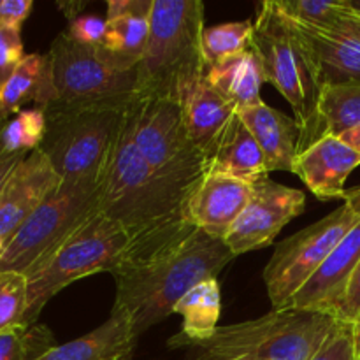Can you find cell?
Returning <instances> with one entry per match:
<instances>
[{
	"label": "cell",
	"mask_w": 360,
	"mask_h": 360,
	"mask_svg": "<svg viewBox=\"0 0 360 360\" xmlns=\"http://www.w3.org/2000/svg\"><path fill=\"white\" fill-rule=\"evenodd\" d=\"M25 157H27V155H13L0 151V192H2L4 185L7 183L9 176L13 174L14 169L18 167V164H20Z\"/></svg>",
	"instance_id": "74e56055"
},
{
	"label": "cell",
	"mask_w": 360,
	"mask_h": 360,
	"mask_svg": "<svg viewBox=\"0 0 360 360\" xmlns=\"http://www.w3.org/2000/svg\"><path fill=\"white\" fill-rule=\"evenodd\" d=\"M101 183H60L4 246L0 271L27 274L98 213Z\"/></svg>",
	"instance_id": "8fae6325"
},
{
	"label": "cell",
	"mask_w": 360,
	"mask_h": 360,
	"mask_svg": "<svg viewBox=\"0 0 360 360\" xmlns=\"http://www.w3.org/2000/svg\"><path fill=\"white\" fill-rule=\"evenodd\" d=\"M53 347L55 334L41 323L0 333V360H35Z\"/></svg>",
	"instance_id": "f1b7e54d"
},
{
	"label": "cell",
	"mask_w": 360,
	"mask_h": 360,
	"mask_svg": "<svg viewBox=\"0 0 360 360\" xmlns=\"http://www.w3.org/2000/svg\"><path fill=\"white\" fill-rule=\"evenodd\" d=\"M253 20L229 21L206 27L202 32V56L207 67L252 49Z\"/></svg>",
	"instance_id": "4316f807"
},
{
	"label": "cell",
	"mask_w": 360,
	"mask_h": 360,
	"mask_svg": "<svg viewBox=\"0 0 360 360\" xmlns=\"http://www.w3.org/2000/svg\"><path fill=\"white\" fill-rule=\"evenodd\" d=\"M56 102L65 108L129 109L139 97L137 67L115 58L102 46L81 44L65 32L48 49Z\"/></svg>",
	"instance_id": "ba28073f"
},
{
	"label": "cell",
	"mask_w": 360,
	"mask_h": 360,
	"mask_svg": "<svg viewBox=\"0 0 360 360\" xmlns=\"http://www.w3.org/2000/svg\"><path fill=\"white\" fill-rule=\"evenodd\" d=\"M224 239L197 229L160 255L112 274L115 304L125 309L139 340L151 327L174 315V308L195 285L213 280L234 260Z\"/></svg>",
	"instance_id": "7a4b0ae2"
},
{
	"label": "cell",
	"mask_w": 360,
	"mask_h": 360,
	"mask_svg": "<svg viewBox=\"0 0 360 360\" xmlns=\"http://www.w3.org/2000/svg\"><path fill=\"white\" fill-rule=\"evenodd\" d=\"M46 137V111L42 108L21 109L6 120L0 129V150L4 153L28 155L39 150Z\"/></svg>",
	"instance_id": "83f0119b"
},
{
	"label": "cell",
	"mask_w": 360,
	"mask_h": 360,
	"mask_svg": "<svg viewBox=\"0 0 360 360\" xmlns=\"http://www.w3.org/2000/svg\"><path fill=\"white\" fill-rule=\"evenodd\" d=\"M360 220V186L347 190L343 204L322 220L278 243L264 269L273 309H285L302 285L322 267Z\"/></svg>",
	"instance_id": "30bf717a"
},
{
	"label": "cell",
	"mask_w": 360,
	"mask_h": 360,
	"mask_svg": "<svg viewBox=\"0 0 360 360\" xmlns=\"http://www.w3.org/2000/svg\"><path fill=\"white\" fill-rule=\"evenodd\" d=\"M34 2L32 0H2L0 6V25L11 30L21 32L25 20L30 16Z\"/></svg>",
	"instance_id": "e575fe53"
},
{
	"label": "cell",
	"mask_w": 360,
	"mask_h": 360,
	"mask_svg": "<svg viewBox=\"0 0 360 360\" xmlns=\"http://www.w3.org/2000/svg\"><path fill=\"white\" fill-rule=\"evenodd\" d=\"M253 27L252 49L259 56L266 83L273 84L294 111L301 153L320 139L319 105L323 84L319 67L278 0L259 4Z\"/></svg>",
	"instance_id": "3957f363"
},
{
	"label": "cell",
	"mask_w": 360,
	"mask_h": 360,
	"mask_svg": "<svg viewBox=\"0 0 360 360\" xmlns=\"http://www.w3.org/2000/svg\"><path fill=\"white\" fill-rule=\"evenodd\" d=\"M319 120L320 137L341 136L360 125V83L323 86Z\"/></svg>",
	"instance_id": "484cf974"
},
{
	"label": "cell",
	"mask_w": 360,
	"mask_h": 360,
	"mask_svg": "<svg viewBox=\"0 0 360 360\" xmlns=\"http://www.w3.org/2000/svg\"><path fill=\"white\" fill-rule=\"evenodd\" d=\"M359 323H360V322H359Z\"/></svg>",
	"instance_id": "7dc6e473"
},
{
	"label": "cell",
	"mask_w": 360,
	"mask_h": 360,
	"mask_svg": "<svg viewBox=\"0 0 360 360\" xmlns=\"http://www.w3.org/2000/svg\"><path fill=\"white\" fill-rule=\"evenodd\" d=\"M348 7H350V6H348ZM345 21H347V25H348V27H350V28H354V30L357 32V34L360 35V16H357V14H355L354 11L350 9V13H348L347 20H345Z\"/></svg>",
	"instance_id": "60d3db41"
},
{
	"label": "cell",
	"mask_w": 360,
	"mask_h": 360,
	"mask_svg": "<svg viewBox=\"0 0 360 360\" xmlns=\"http://www.w3.org/2000/svg\"><path fill=\"white\" fill-rule=\"evenodd\" d=\"M0 6H2V0H0Z\"/></svg>",
	"instance_id": "bcb514c9"
},
{
	"label": "cell",
	"mask_w": 360,
	"mask_h": 360,
	"mask_svg": "<svg viewBox=\"0 0 360 360\" xmlns=\"http://www.w3.org/2000/svg\"><path fill=\"white\" fill-rule=\"evenodd\" d=\"M259 143L269 172H292L299 155V127L294 118L266 102L238 111Z\"/></svg>",
	"instance_id": "d6986e66"
},
{
	"label": "cell",
	"mask_w": 360,
	"mask_h": 360,
	"mask_svg": "<svg viewBox=\"0 0 360 360\" xmlns=\"http://www.w3.org/2000/svg\"><path fill=\"white\" fill-rule=\"evenodd\" d=\"M151 7L139 13L115 18V20H105L102 48L111 53L115 58L132 67H139L141 56H143L148 35H150Z\"/></svg>",
	"instance_id": "d4e9b609"
},
{
	"label": "cell",
	"mask_w": 360,
	"mask_h": 360,
	"mask_svg": "<svg viewBox=\"0 0 360 360\" xmlns=\"http://www.w3.org/2000/svg\"><path fill=\"white\" fill-rule=\"evenodd\" d=\"M340 320L352 323L360 322V266L359 269L355 271L350 287H348L345 304L340 313Z\"/></svg>",
	"instance_id": "d590c367"
},
{
	"label": "cell",
	"mask_w": 360,
	"mask_h": 360,
	"mask_svg": "<svg viewBox=\"0 0 360 360\" xmlns=\"http://www.w3.org/2000/svg\"><path fill=\"white\" fill-rule=\"evenodd\" d=\"M360 266V220L329 259L292 297L288 308L320 311L340 319L348 287Z\"/></svg>",
	"instance_id": "5bb4252c"
},
{
	"label": "cell",
	"mask_w": 360,
	"mask_h": 360,
	"mask_svg": "<svg viewBox=\"0 0 360 360\" xmlns=\"http://www.w3.org/2000/svg\"><path fill=\"white\" fill-rule=\"evenodd\" d=\"M204 77L236 111L262 102L260 88L266 79L259 56L253 49L207 67Z\"/></svg>",
	"instance_id": "603a6c76"
},
{
	"label": "cell",
	"mask_w": 360,
	"mask_h": 360,
	"mask_svg": "<svg viewBox=\"0 0 360 360\" xmlns=\"http://www.w3.org/2000/svg\"><path fill=\"white\" fill-rule=\"evenodd\" d=\"M67 34L81 44L102 46L105 35V20L90 14H81L76 20L69 21Z\"/></svg>",
	"instance_id": "836d02e7"
},
{
	"label": "cell",
	"mask_w": 360,
	"mask_h": 360,
	"mask_svg": "<svg viewBox=\"0 0 360 360\" xmlns=\"http://www.w3.org/2000/svg\"><path fill=\"white\" fill-rule=\"evenodd\" d=\"M25 58L21 32L0 25V83L14 72L21 60Z\"/></svg>",
	"instance_id": "d6a6232c"
},
{
	"label": "cell",
	"mask_w": 360,
	"mask_h": 360,
	"mask_svg": "<svg viewBox=\"0 0 360 360\" xmlns=\"http://www.w3.org/2000/svg\"><path fill=\"white\" fill-rule=\"evenodd\" d=\"M137 341L129 313L112 304L109 319L97 329L56 345L35 360H130Z\"/></svg>",
	"instance_id": "ac0fdd59"
},
{
	"label": "cell",
	"mask_w": 360,
	"mask_h": 360,
	"mask_svg": "<svg viewBox=\"0 0 360 360\" xmlns=\"http://www.w3.org/2000/svg\"><path fill=\"white\" fill-rule=\"evenodd\" d=\"M290 20L320 28L340 27L350 13L348 0H278Z\"/></svg>",
	"instance_id": "f546056e"
},
{
	"label": "cell",
	"mask_w": 360,
	"mask_h": 360,
	"mask_svg": "<svg viewBox=\"0 0 360 360\" xmlns=\"http://www.w3.org/2000/svg\"><path fill=\"white\" fill-rule=\"evenodd\" d=\"M193 360H225V359H218V357H213V355L204 354V352H200L199 357H195Z\"/></svg>",
	"instance_id": "ee69618b"
},
{
	"label": "cell",
	"mask_w": 360,
	"mask_h": 360,
	"mask_svg": "<svg viewBox=\"0 0 360 360\" xmlns=\"http://www.w3.org/2000/svg\"><path fill=\"white\" fill-rule=\"evenodd\" d=\"M360 165V153L338 136H323L295 158L292 172L304 181L322 202L345 200L348 176Z\"/></svg>",
	"instance_id": "2e32d148"
},
{
	"label": "cell",
	"mask_w": 360,
	"mask_h": 360,
	"mask_svg": "<svg viewBox=\"0 0 360 360\" xmlns=\"http://www.w3.org/2000/svg\"><path fill=\"white\" fill-rule=\"evenodd\" d=\"M174 315L183 320V327L178 334L169 340V348L195 347L207 340L218 329L221 315V288L218 278L204 280L192 288L176 304Z\"/></svg>",
	"instance_id": "cb8c5ba5"
},
{
	"label": "cell",
	"mask_w": 360,
	"mask_h": 360,
	"mask_svg": "<svg viewBox=\"0 0 360 360\" xmlns=\"http://www.w3.org/2000/svg\"><path fill=\"white\" fill-rule=\"evenodd\" d=\"M345 20L333 28L308 27L292 20L315 58L323 86L360 83V35Z\"/></svg>",
	"instance_id": "e0dca14e"
},
{
	"label": "cell",
	"mask_w": 360,
	"mask_h": 360,
	"mask_svg": "<svg viewBox=\"0 0 360 360\" xmlns=\"http://www.w3.org/2000/svg\"><path fill=\"white\" fill-rule=\"evenodd\" d=\"M2 253H4V243L0 241V259H2Z\"/></svg>",
	"instance_id": "f6af8a7d"
},
{
	"label": "cell",
	"mask_w": 360,
	"mask_h": 360,
	"mask_svg": "<svg viewBox=\"0 0 360 360\" xmlns=\"http://www.w3.org/2000/svg\"><path fill=\"white\" fill-rule=\"evenodd\" d=\"M151 6H153V0H108L105 20H115V18L127 16V14L139 13V11L150 9Z\"/></svg>",
	"instance_id": "8d00e7d4"
},
{
	"label": "cell",
	"mask_w": 360,
	"mask_h": 360,
	"mask_svg": "<svg viewBox=\"0 0 360 360\" xmlns=\"http://www.w3.org/2000/svg\"><path fill=\"white\" fill-rule=\"evenodd\" d=\"M306 210L304 192L264 178L253 183L248 204L225 236L224 243L232 255L267 248L274 243L285 225L301 217Z\"/></svg>",
	"instance_id": "7c38bea8"
},
{
	"label": "cell",
	"mask_w": 360,
	"mask_h": 360,
	"mask_svg": "<svg viewBox=\"0 0 360 360\" xmlns=\"http://www.w3.org/2000/svg\"><path fill=\"white\" fill-rule=\"evenodd\" d=\"M46 111V137L39 150L63 183H102L112 160L127 109L65 108Z\"/></svg>",
	"instance_id": "52a82bcc"
},
{
	"label": "cell",
	"mask_w": 360,
	"mask_h": 360,
	"mask_svg": "<svg viewBox=\"0 0 360 360\" xmlns=\"http://www.w3.org/2000/svg\"><path fill=\"white\" fill-rule=\"evenodd\" d=\"M204 4L200 0H153L150 35L141 56L139 97H167L181 102L204 79Z\"/></svg>",
	"instance_id": "277c9868"
},
{
	"label": "cell",
	"mask_w": 360,
	"mask_h": 360,
	"mask_svg": "<svg viewBox=\"0 0 360 360\" xmlns=\"http://www.w3.org/2000/svg\"><path fill=\"white\" fill-rule=\"evenodd\" d=\"M348 6H350V9L354 11L357 16H360V0H348Z\"/></svg>",
	"instance_id": "7bdbcfd3"
},
{
	"label": "cell",
	"mask_w": 360,
	"mask_h": 360,
	"mask_svg": "<svg viewBox=\"0 0 360 360\" xmlns=\"http://www.w3.org/2000/svg\"><path fill=\"white\" fill-rule=\"evenodd\" d=\"M53 102L56 90L48 51L25 55L14 72L0 83V120L13 118L27 105L46 109Z\"/></svg>",
	"instance_id": "ffe728a7"
},
{
	"label": "cell",
	"mask_w": 360,
	"mask_h": 360,
	"mask_svg": "<svg viewBox=\"0 0 360 360\" xmlns=\"http://www.w3.org/2000/svg\"><path fill=\"white\" fill-rule=\"evenodd\" d=\"M340 322L329 313L273 309L255 320L220 326L193 348L225 360H309Z\"/></svg>",
	"instance_id": "5b68a950"
},
{
	"label": "cell",
	"mask_w": 360,
	"mask_h": 360,
	"mask_svg": "<svg viewBox=\"0 0 360 360\" xmlns=\"http://www.w3.org/2000/svg\"><path fill=\"white\" fill-rule=\"evenodd\" d=\"M179 104L183 109L186 132L207 162L238 111L207 83L206 77L193 84Z\"/></svg>",
	"instance_id": "44dd1931"
},
{
	"label": "cell",
	"mask_w": 360,
	"mask_h": 360,
	"mask_svg": "<svg viewBox=\"0 0 360 360\" xmlns=\"http://www.w3.org/2000/svg\"><path fill=\"white\" fill-rule=\"evenodd\" d=\"M309 360H357L354 323L341 320L326 343Z\"/></svg>",
	"instance_id": "1f68e13d"
},
{
	"label": "cell",
	"mask_w": 360,
	"mask_h": 360,
	"mask_svg": "<svg viewBox=\"0 0 360 360\" xmlns=\"http://www.w3.org/2000/svg\"><path fill=\"white\" fill-rule=\"evenodd\" d=\"M190 193L160 178L144 162L125 118L118 146L102 178L98 200V211L116 221L129 239L118 271L160 255L197 231L188 218Z\"/></svg>",
	"instance_id": "6da1fadb"
},
{
	"label": "cell",
	"mask_w": 360,
	"mask_h": 360,
	"mask_svg": "<svg viewBox=\"0 0 360 360\" xmlns=\"http://www.w3.org/2000/svg\"><path fill=\"white\" fill-rule=\"evenodd\" d=\"M127 248L129 239L120 225L101 211L94 214L25 274L28 308L23 327L35 326L46 304L74 281L98 273L112 276L122 267Z\"/></svg>",
	"instance_id": "8992f818"
},
{
	"label": "cell",
	"mask_w": 360,
	"mask_h": 360,
	"mask_svg": "<svg viewBox=\"0 0 360 360\" xmlns=\"http://www.w3.org/2000/svg\"><path fill=\"white\" fill-rule=\"evenodd\" d=\"M253 185L245 179L207 171L188 199V218L199 231L225 239L252 197Z\"/></svg>",
	"instance_id": "9a60e30c"
},
{
	"label": "cell",
	"mask_w": 360,
	"mask_h": 360,
	"mask_svg": "<svg viewBox=\"0 0 360 360\" xmlns=\"http://www.w3.org/2000/svg\"><path fill=\"white\" fill-rule=\"evenodd\" d=\"M338 137H340L343 143H347L350 148H354L357 153H360V125L347 130V132H343L341 136H338Z\"/></svg>",
	"instance_id": "f35d334b"
},
{
	"label": "cell",
	"mask_w": 360,
	"mask_h": 360,
	"mask_svg": "<svg viewBox=\"0 0 360 360\" xmlns=\"http://www.w3.org/2000/svg\"><path fill=\"white\" fill-rule=\"evenodd\" d=\"M206 167L207 171L224 172L245 179L252 185L260 179L269 178L266 157L238 112L225 129L211 157L207 158Z\"/></svg>",
	"instance_id": "7402d4cb"
},
{
	"label": "cell",
	"mask_w": 360,
	"mask_h": 360,
	"mask_svg": "<svg viewBox=\"0 0 360 360\" xmlns=\"http://www.w3.org/2000/svg\"><path fill=\"white\" fill-rule=\"evenodd\" d=\"M354 334H355V352H357V360H360V323H354Z\"/></svg>",
	"instance_id": "b9f144b4"
},
{
	"label": "cell",
	"mask_w": 360,
	"mask_h": 360,
	"mask_svg": "<svg viewBox=\"0 0 360 360\" xmlns=\"http://www.w3.org/2000/svg\"><path fill=\"white\" fill-rule=\"evenodd\" d=\"M62 179L41 150L18 164L0 192V241H9L20 225L55 192Z\"/></svg>",
	"instance_id": "4fadbf2b"
},
{
	"label": "cell",
	"mask_w": 360,
	"mask_h": 360,
	"mask_svg": "<svg viewBox=\"0 0 360 360\" xmlns=\"http://www.w3.org/2000/svg\"><path fill=\"white\" fill-rule=\"evenodd\" d=\"M125 118L144 162L160 178L193 192L207 169L186 132L181 104L167 97H137Z\"/></svg>",
	"instance_id": "9c48e42d"
},
{
	"label": "cell",
	"mask_w": 360,
	"mask_h": 360,
	"mask_svg": "<svg viewBox=\"0 0 360 360\" xmlns=\"http://www.w3.org/2000/svg\"><path fill=\"white\" fill-rule=\"evenodd\" d=\"M58 7L63 11V14H65L67 20L72 21V20H76V18L81 16V11H83L84 4H81V2H65L63 4L62 2V4H58Z\"/></svg>",
	"instance_id": "ab89813d"
},
{
	"label": "cell",
	"mask_w": 360,
	"mask_h": 360,
	"mask_svg": "<svg viewBox=\"0 0 360 360\" xmlns=\"http://www.w3.org/2000/svg\"><path fill=\"white\" fill-rule=\"evenodd\" d=\"M27 308V276L14 271H0V333L23 327Z\"/></svg>",
	"instance_id": "4dcf8cb0"
}]
</instances>
